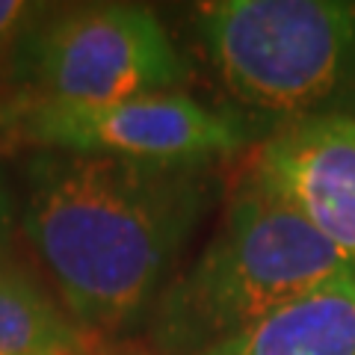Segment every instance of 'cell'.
<instances>
[{
  "mask_svg": "<svg viewBox=\"0 0 355 355\" xmlns=\"http://www.w3.org/2000/svg\"><path fill=\"white\" fill-rule=\"evenodd\" d=\"M214 196V163L39 148L21 225L77 326L116 335L151 317Z\"/></svg>",
  "mask_w": 355,
  "mask_h": 355,
  "instance_id": "cell-1",
  "label": "cell"
},
{
  "mask_svg": "<svg viewBox=\"0 0 355 355\" xmlns=\"http://www.w3.org/2000/svg\"><path fill=\"white\" fill-rule=\"evenodd\" d=\"M349 270L299 210L249 172L205 252L157 296L151 340L160 355H205Z\"/></svg>",
  "mask_w": 355,
  "mask_h": 355,
  "instance_id": "cell-2",
  "label": "cell"
},
{
  "mask_svg": "<svg viewBox=\"0 0 355 355\" xmlns=\"http://www.w3.org/2000/svg\"><path fill=\"white\" fill-rule=\"evenodd\" d=\"M196 39L254 128L355 116L349 0H216L198 9Z\"/></svg>",
  "mask_w": 355,
  "mask_h": 355,
  "instance_id": "cell-3",
  "label": "cell"
},
{
  "mask_svg": "<svg viewBox=\"0 0 355 355\" xmlns=\"http://www.w3.org/2000/svg\"><path fill=\"white\" fill-rule=\"evenodd\" d=\"M0 107H104L178 92L187 65L160 18L137 3L44 9L18 42Z\"/></svg>",
  "mask_w": 355,
  "mask_h": 355,
  "instance_id": "cell-4",
  "label": "cell"
},
{
  "mask_svg": "<svg viewBox=\"0 0 355 355\" xmlns=\"http://www.w3.org/2000/svg\"><path fill=\"white\" fill-rule=\"evenodd\" d=\"M0 121L36 148L154 163H214L246 148L254 133H261L246 116L214 110L184 92L104 107H0Z\"/></svg>",
  "mask_w": 355,
  "mask_h": 355,
  "instance_id": "cell-5",
  "label": "cell"
},
{
  "mask_svg": "<svg viewBox=\"0 0 355 355\" xmlns=\"http://www.w3.org/2000/svg\"><path fill=\"white\" fill-rule=\"evenodd\" d=\"M252 172L355 266V116L275 128Z\"/></svg>",
  "mask_w": 355,
  "mask_h": 355,
  "instance_id": "cell-6",
  "label": "cell"
},
{
  "mask_svg": "<svg viewBox=\"0 0 355 355\" xmlns=\"http://www.w3.org/2000/svg\"><path fill=\"white\" fill-rule=\"evenodd\" d=\"M205 355H355V270L314 287Z\"/></svg>",
  "mask_w": 355,
  "mask_h": 355,
  "instance_id": "cell-7",
  "label": "cell"
},
{
  "mask_svg": "<svg viewBox=\"0 0 355 355\" xmlns=\"http://www.w3.org/2000/svg\"><path fill=\"white\" fill-rule=\"evenodd\" d=\"M0 352L89 355L86 331L71 323L39 284L0 258Z\"/></svg>",
  "mask_w": 355,
  "mask_h": 355,
  "instance_id": "cell-8",
  "label": "cell"
},
{
  "mask_svg": "<svg viewBox=\"0 0 355 355\" xmlns=\"http://www.w3.org/2000/svg\"><path fill=\"white\" fill-rule=\"evenodd\" d=\"M42 3H24V0H0V60H9L18 42L27 36L30 27L44 15Z\"/></svg>",
  "mask_w": 355,
  "mask_h": 355,
  "instance_id": "cell-9",
  "label": "cell"
},
{
  "mask_svg": "<svg viewBox=\"0 0 355 355\" xmlns=\"http://www.w3.org/2000/svg\"><path fill=\"white\" fill-rule=\"evenodd\" d=\"M9 231H12V202H9L6 184L0 178V243L9 240Z\"/></svg>",
  "mask_w": 355,
  "mask_h": 355,
  "instance_id": "cell-10",
  "label": "cell"
},
{
  "mask_svg": "<svg viewBox=\"0 0 355 355\" xmlns=\"http://www.w3.org/2000/svg\"><path fill=\"white\" fill-rule=\"evenodd\" d=\"M0 355H9V352H0Z\"/></svg>",
  "mask_w": 355,
  "mask_h": 355,
  "instance_id": "cell-11",
  "label": "cell"
}]
</instances>
